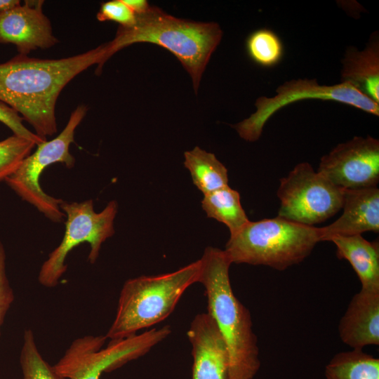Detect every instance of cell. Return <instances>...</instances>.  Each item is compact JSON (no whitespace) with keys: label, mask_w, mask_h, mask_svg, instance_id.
Returning <instances> with one entry per match:
<instances>
[{"label":"cell","mask_w":379,"mask_h":379,"mask_svg":"<svg viewBox=\"0 0 379 379\" xmlns=\"http://www.w3.org/2000/svg\"><path fill=\"white\" fill-rule=\"evenodd\" d=\"M103 45L72 57L39 59L18 54L0 64V101L14 109L41 138L57 132L55 105L65 86L77 75L104 63Z\"/></svg>","instance_id":"1"},{"label":"cell","mask_w":379,"mask_h":379,"mask_svg":"<svg viewBox=\"0 0 379 379\" xmlns=\"http://www.w3.org/2000/svg\"><path fill=\"white\" fill-rule=\"evenodd\" d=\"M135 16L133 25H119L114 38L103 44L105 62L131 44H154L180 60L191 77L197 93L202 74L222 36L219 25L177 18L151 6L146 12Z\"/></svg>","instance_id":"2"},{"label":"cell","mask_w":379,"mask_h":379,"mask_svg":"<svg viewBox=\"0 0 379 379\" xmlns=\"http://www.w3.org/2000/svg\"><path fill=\"white\" fill-rule=\"evenodd\" d=\"M199 281L205 288L208 314L226 344L231 379H253L260 367L259 348L248 310L234 295L230 279L232 262L225 251L208 246L200 259Z\"/></svg>","instance_id":"3"},{"label":"cell","mask_w":379,"mask_h":379,"mask_svg":"<svg viewBox=\"0 0 379 379\" xmlns=\"http://www.w3.org/2000/svg\"><path fill=\"white\" fill-rule=\"evenodd\" d=\"M201 269L199 259L171 273L126 281L106 338L110 340L127 338L164 321L174 310L186 289L199 281Z\"/></svg>","instance_id":"4"},{"label":"cell","mask_w":379,"mask_h":379,"mask_svg":"<svg viewBox=\"0 0 379 379\" xmlns=\"http://www.w3.org/2000/svg\"><path fill=\"white\" fill-rule=\"evenodd\" d=\"M319 241V227L277 216L249 221L230 237L224 251L232 263L284 270L305 260Z\"/></svg>","instance_id":"5"},{"label":"cell","mask_w":379,"mask_h":379,"mask_svg":"<svg viewBox=\"0 0 379 379\" xmlns=\"http://www.w3.org/2000/svg\"><path fill=\"white\" fill-rule=\"evenodd\" d=\"M171 333L168 325L153 328L127 338L110 340L105 348V335H85L74 340L52 366L66 379H100L103 373L143 356Z\"/></svg>","instance_id":"6"},{"label":"cell","mask_w":379,"mask_h":379,"mask_svg":"<svg viewBox=\"0 0 379 379\" xmlns=\"http://www.w3.org/2000/svg\"><path fill=\"white\" fill-rule=\"evenodd\" d=\"M60 208L67 218L64 236L42 264L38 276L39 282L47 288L58 285L66 272L65 260L68 253L81 244H89L88 260L91 264L96 262L102 243L114 234V220L118 204L112 200L101 212L96 213L92 199L72 203L63 201Z\"/></svg>","instance_id":"7"},{"label":"cell","mask_w":379,"mask_h":379,"mask_svg":"<svg viewBox=\"0 0 379 379\" xmlns=\"http://www.w3.org/2000/svg\"><path fill=\"white\" fill-rule=\"evenodd\" d=\"M87 111L86 105L77 106L60 133L55 138L36 145V151L27 156L16 171L5 180L23 201L34 206L53 222H61L65 217L60 208L63 200L44 192L40 186L39 178L43 171L51 164L61 163L69 168L74 166L76 160L69 152V146L74 142L75 130Z\"/></svg>","instance_id":"8"},{"label":"cell","mask_w":379,"mask_h":379,"mask_svg":"<svg viewBox=\"0 0 379 379\" xmlns=\"http://www.w3.org/2000/svg\"><path fill=\"white\" fill-rule=\"evenodd\" d=\"M276 93L273 97L257 98L255 112L234 125L241 138L249 142L258 140L265 124L274 114L285 106L306 99L338 102L374 116L379 115V104L347 82L328 86L320 85L316 79H292L279 86Z\"/></svg>","instance_id":"9"},{"label":"cell","mask_w":379,"mask_h":379,"mask_svg":"<svg viewBox=\"0 0 379 379\" xmlns=\"http://www.w3.org/2000/svg\"><path fill=\"white\" fill-rule=\"evenodd\" d=\"M277 194L280 201L277 216L312 226L342 208L344 189L314 171L309 163L302 162L280 179Z\"/></svg>","instance_id":"10"},{"label":"cell","mask_w":379,"mask_h":379,"mask_svg":"<svg viewBox=\"0 0 379 379\" xmlns=\"http://www.w3.org/2000/svg\"><path fill=\"white\" fill-rule=\"evenodd\" d=\"M345 190L374 187L379 181V140L355 136L338 144L320 160L317 170Z\"/></svg>","instance_id":"11"},{"label":"cell","mask_w":379,"mask_h":379,"mask_svg":"<svg viewBox=\"0 0 379 379\" xmlns=\"http://www.w3.org/2000/svg\"><path fill=\"white\" fill-rule=\"evenodd\" d=\"M44 1H25L0 15V43L14 44L19 54L48 48L58 43L49 19L42 11Z\"/></svg>","instance_id":"12"},{"label":"cell","mask_w":379,"mask_h":379,"mask_svg":"<svg viewBox=\"0 0 379 379\" xmlns=\"http://www.w3.org/2000/svg\"><path fill=\"white\" fill-rule=\"evenodd\" d=\"M187 335L192 347V379H231L226 344L208 313L195 316Z\"/></svg>","instance_id":"13"},{"label":"cell","mask_w":379,"mask_h":379,"mask_svg":"<svg viewBox=\"0 0 379 379\" xmlns=\"http://www.w3.org/2000/svg\"><path fill=\"white\" fill-rule=\"evenodd\" d=\"M343 214L333 223L319 227L320 241L334 237L379 232V189H344Z\"/></svg>","instance_id":"14"},{"label":"cell","mask_w":379,"mask_h":379,"mask_svg":"<svg viewBox=\"0 0 379 379\" xmlns=\"http://www.w3.org/2000/svg\"><path fill=\"white\" fill-rule=\"evenodd\" d=\"M345 344L362 350L379 344V290L361 288L352 298L338 326Z\"/></svg>","instance_id":"15"},{"label":"cell","mask_w":379,"mask_h":379,"mask_svg":"<svg viewBox=\"0 0 379 379\" xmlns=\"http://www.w3.org/2000/svg\"><path fill=\"white\" fill-rule=\"evenodd\" d=\"M341 82L355 86L379 104V41L375 32L361 51L347 48L342 60Z\"/></svg>","instance_id":"16"},{"label":"cell","mask_w":379,"mask_h":379,"mask_svg":"<svg viewBox=\"0 0 379 379\" xmlns=\"http://www.w3.org/2000/svg\"><path fill=\"white\" fill-rule=\"evenodd\" d=\"M336 247L338 258L347 260L352 266L361 288L379 290V244L368 241L361 234L334 237L331 239Z\"/></svg>","instance_id":"17"},{"label":"cell","mask_w":379,"mask_h":379,"mask_svg":"<svg viewBox=\"0 0 379 379\" xmlns=\"http://www.w3.org/2000/svg\"><path fill=\"white\" fill-rule=\"evenodd\" d=\"M184 158L193 183L204 195L228 185L227 169L214 154L195 147Z\"/></svg>","instance_id":"18"},{"label":"cell","mask_w":379,"mask_h":379,"mask_svg":"<svg viewBox=\"0 0 379 379\" xmlns=\"http://www.w3.org/2000/svg\"><path fill=\"white\" fill-rule=\"evenodd\" d=\"M201 207L208 218L225 224L230 236L250 221L242 208L239 193L229 185L204 195Z\"/></svg>","instance_id":"19"},{"label":"cell","mask_w":379,"mask_h":379,"mask_svg":"<svg viewBox=\"0 0 379 379\" xmlns=\"http://www.w3.org/2000/svg\"><path fill=\"white\" fill-rule=\"evenodd\" d=\"M326 379H379V359L353 349L333 356L325 368Z\"/></svg>","instance_id":"20"},{"label":"cell","mask_w":379,"mask_h":379,"mask_svg":"<svg viewBox=\"0 0 379 379\" xmlns=\"http://www.w3.org/2000/svg\"><path fill=\"white\" fill-rule=\"evenodd\" d=\"M249 58L257 65L270 67L277 65L284 54L279 36L269 29H259L249 34L246 41Z\"/></svg>","instance_id":"21"},{"label":"cell","mask_w":379,"mask_h":379,"mask_svg":"<svg viewBox=\"0 0 379 379\" xmlns=\"http://www.w3.org/2000/svg\"><path fill=\"white\" fill-rule=\"evenodd\" d=\"M20 364L22 379H66L56 373L41 355L30 328L24 331Z\"/></svg>","instance_id":"22"},{"label":"cell","mask_w":379,"mask_h":379,"mask_svg":"<svg viewBox=\"0 0 379 379\" xmlns=\"http://www.w3.org/2000/svg\"><path fill=\"white\" fill-rule=\"evenodd\" d=\"M35 145L33 141L15 135L0 141V181L16 171Z\"/></svg>","instance_id":"23"},{"label":"cell","mask_w":379,"mask_h":379,"mask_svg":"<svg viewBox=\"0 0 379 379\" xmlns=\"http://www.w3.org/2000/svg\"><path fill=\"white\" fill-rule=\"evenodd\" d=\"M97 19L101 22L114 21L120 26L128 27L135 22L136 16L122 0H112L101 4Z\"/></svg>","instance_id":"24"},{"label":"cell","mask_w":379,"mask_h":379,"mask_svg":"<svg viewBox=\"0 0 379 379\" xmlns=\"http://www.w3.org/2000/svg\"><path fill=\"white\" fill-rule=\"evenodd\" d=\"M22 121L23 118L14 109L0 101V121L8 127L13 135L33 141L36 145L46 141L28 130Z\"/></svg>","instance_id":"25"},{"label":"cell","mask_w":379,"mask_h":379,"mask_svg":"<svg viewBox=\"0 0 379 379\" xmlns=\"http://www.w3.org/2000/svg\"><path fill=\"white\" fill-rule=\"evenodd\" d=\"M14 300V293L6 272V251L0 240V335L5 317Z\"/></svg>","instance_id":"26"},{"label":"cell","mask_w":379,"mask_h":379,"mask_svg":"<svg viewBox=\"0 0 379 379\" xmlns=\"http://www.w3.org/2000/svg\"><path fill=\"white\" fill-rule=\"evenodd\" d=\"M123 2L135 13L140 15L146 12L150 5L146 0H122Z\"/></svg>","instance_id":"27"},{"label":"cell","mask_w":379,"mask_h":379,"mask_svg":"<svg viewBox=\"0 0 379 379\" xmlns=\"http://www.w3.org/2000/svg\"><path fill=\"white\" fill-rule=\"evenodd\" d=\"M20 5L18 0H0V15Z\"/></svg>","instance_id":"28"}]
</instances>
